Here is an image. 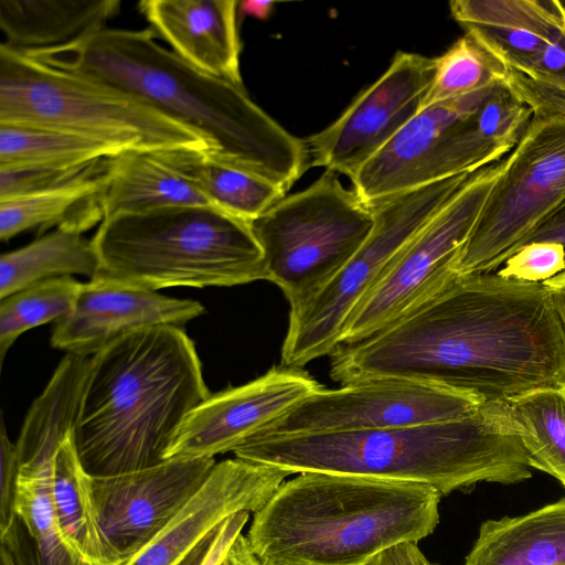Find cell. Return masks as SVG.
I'll return each instance as SVG.
<instances>
[{
    "label": "cell",
    "instance_id": "obj_1",
    "mask_svg": "<svg viewBox=\"0 0 565 565\" xmlns=\"http://www.w3.org/2000/svg\"><path fill=\"white\" fill-rule=\"evenodd\" d=\"M341 385L397 377L484 403L565 385V330L542 282L455 274L399 320L329 355Z\"/></svg>",
    "mask_w": 565,
    "mask_h": 565
},
{
    "label": "cell",
    "instance_id": "obj_2",
    "mask_svg": "<svg viewBox=\"0 0 565 565\" xmlns=\"http://www.w3.org/2000/svg\"><path fill=\"white\" fill-rule=\"evenodd\" d=\"M22 52L137 96L199 132L211 159L286 192L310 167L305 140L275 121L244 87L191 66L160 45L151 29L104 26L65 45Z\"/></svg>",
    "mask_w": 565,
    "mask_h": 565
},
{
    "label": "cell",
    "instance_id": "obj_3",
    "mask_svg": "<svg viewBox=\"0 0 565 565\" xmlns=\"http://www.w3.org/2000/svg\"><path fill=\"white\" fill-rule=\"evenodd\" d=\"M233 452L290 475L322 471L416 482L441 495L479 482L514 484L532 477L530 456L505 420L501 402L484 403L461 419L418 426L256 435Z\"/></svg>",
    "mask_w": 565,
    "mask_h": 565
},
{
    "label": "cell",
    "instance_id": "obj_4",
    "mask_svg": "<svg viewBox=\"0 0 565 565\" xmlns=\"http://www.w3.org/2000/svg\"><path fill=\"white\" fill-rule=\"evenodd\" d=\"M211 393L194 344L177 326L128 333L90 358L73 441L92 477L161 463Z\"/></svg>",
    "mask_w": 565,
    "mask_h": 565
},
{
    "label": "cell",
    "instance_id": "obj_5",
    "mask_svg": "<svg viewBox=\"0 0 565 565\" xmlns=\"http://www.w3.org/2000/svg\"><path fill=\"white\" fill-rule=\"evenodd\" d=\"M441 497L423 483L305 471L254 513L246 539L262 565H363L430 535Z\"/></svg>",
    "mask_w": 565,
    "mask_h": 565
},
{
    "label": "cell",
    "instance_id": "obj_6",
    "mask_svg": "<svg viewBox=\"0 0 565 565\" xmlns=\"http://www.w3.org/2000/svg\"><path fill=\"white\" fill-rule=\"evenodd\" d=\"M99 277L156 291L267 280L252 223L213 206H171L103 220L92 238Z\"/></svg>",
    "mask_w": 565,
    "mask_h": 565
},
{
    "label": "cell",
    "instance_id": "obj_7",
    "mask_svg": "<svg viewBox=\"0 0 565 565\" xmlns=\"http://www.w3.org/2000/svg\"><path fill=\"white\" fill-rule=\"evenodd\" d=\"M0 124L51 128L121 152L210 153L194 129L108 83L56 68L0 45Z\"/></svg>",
    "mask_w": 565,
    "mask_h": 565
},
{
    "label": "cell",
    "instance_id": "obj_8",
    "mask_svg": "<svg viewBox=\"0 0 565 565\" xmlns=\"http://www.w3.org/2000/svg\"><path fill=\"white\" fill-rule=\"evenodd\" d=\"M373 212L329 170L252 223L267 280L297 308L320 292L362 246Z\"/></svg>",
    "mask_w": 565,
    "mask_h": 565
},
{
    "label": "cell",
    "instance_id": "obj_9",
    "mask_svg": "<svg viewBox=\"0 0 565 565\" xmlns=\"http://www.w3.org/2000/svg\"><path fill=\"white\" fill-rule=\"evenodd\" d=\"M470 174L428 183L370 206L374 224L362 246L320 292L290 309L280 366L300 369L330 355L356 307Z\"/></svg>",
    "mask_w": 565,
    "mask_h": 565
},
{
    "label": "cell",
    "instance_id": "obj_10",
    "mask_svg": "<svg viewBox=\"0 0 565 565\" xmlns=\"http://www.w3.org/2000/svg\"><path fill=\"white\" fill-rule=\"evenodd\" d=\"M565 200V119L533 116L455 263L488 274Z\"/></svg>",
    "mask_w": 565,
    "mask_h": 565
},
{
    "label": "cell",
    "instance_id": "obj_11",
    "mask_svg": "<svg viewBox=\"0 0 565 565\" xmlns=\"http://www.w3.org/2000/svg\"><path fill=\"white\" fill-rule=\"evenodd\" d=\"M505 166L507 157L469 175L356 307L340 344L360 342L393 324L434 296L456 274L457 257Z\"/></svg>",
    "mask_w": 565,
    "mask_h": 565
},
{
    "label": "cell",
    "instance_id": "obj_12",
    "mask_svg": "<svg viewBox=\"0 0 565 565\" xmlns=\"http://www.w3.org/2000/svg\"><path fill=\"white\" fill-rule=\"evenodd\" d=\"M482 404L484 402L475 395L423 382L397 377L365 379L339 388L322 387L257 435L286 436L418 426L468 417Z\"/></svg>",
    "mask_w": 565,
    "mask_h": 565
},
{
    "label": "cell",
    "instance_id": "obj_13",
    "mask_svg": "<svg viewBox=\"0 0 565 565\" xmlns=\"http://www.w3.org/2000/svg\"><path fill=\"white\" fill-rule=\"evenodd\" d=\"M435 57L398 51L386 71L329 126L305 140L310 167L351 180L422 108Z\"/></svg>",
    "mask_w": 565,
    "mask_h": 565
},
{
    "label": "cell",
    "instance_id": "obj_14",
    "mask_svg": "<svg viewBox=\"0 0 565 565\" xmlns=\"http://www.w3.org/2000/svg\"><path fill=\"white\" fill-rule=\"evenodd\" d=\"M214 458H172L119 475L92 477L99 525L127 563L192 500L209 479Z\"/></svg>",
    "mask_w": 565,
    "mask_h": 565
},
{
    "label": "cell",
    "instance_id": "obj_15",
    "mask_svg": "<svg viewBox=\"0 0 565 565\" xmlns=\"http://www.w3.org/2000/svg\"><path fill=\"white\" fill-rule=\"evenodd\" d=\"M322 387L301 369L275 366L252 382L211 394L186 418L166 460L234 451Z\"/></svg>",
    "mask_w": 565,
    "mask_h": 565
},
{
    "label": "cell",
    "instance_id": "obj_16",
    "mask_svg": "<svg viewBox=\"0 0 565 565\" xmlns=\"http://www.w3.org/2000/svg\"><path fill=\"white\" fill-rule=\"evenodd\" d=\"M288 476L286 470L236 457L216 463L181 512L124 565H178L224 520L258 511Z\"/></svg>",
    "mask_w": 565,
    "mask_h": 565
},
{
    "label": "cell",
    "instance_id": "obj_17",
    "mask_svg": "<svg viewBox=\"0 0 565 565\" xmlns=\"http://www.w3.org/2000/svg\"><path fill=\"white\" fill-rule=\"evenodd\" d=\"M204 312L194 300L177 299L99 277L83 284L73 312L55 322L52 347L95 355L121 337L156 326H181Z\"/></svg>",
    "mask_w": 565,
    "mask_h": 565
},
{
    "label": "cell",
    "instance_id": "obj_18",
    "mask_svg": "<svg viewBox=\"0 0 565 565\" xmlns=\"http://www.w3.org/2000/svg\"><path fill=\"white\" fill-rule=\"evenodd\" d=\"M503 84L422 109L351 180L367 206L428 184L436 149L460 121L476 113Z\"/></svg>",
    "mask_w": 565,
    "mask_h": 565
},
{
    "label": "cell",
    "instance_id": "obj_19",
    "mask_svg": "<svg viewBox=\"0 0 565 565\" xmlns=\"http://www.w3.org/2000/svg\"><path fill=\"white\" fill-rule=\"evenodd\" d=\"M236 0H142L154 35L196 70L242 86Z\"/></svg>",
    "mask_w": 565,
    "mask_h": 565
},
{
    "label": "cell",
    "instance_id": "obj_20",
    "mask_svg": "<svg viewBox=\"0 0 565 565\" xmlns=\"http://www.w3.org/2000/svg\"><path fill=\"white\" fill-rule=\"evenodd\" d=\"M449 8L466 34L522 75L565 32V4L557 0H454Z\"/></svg>",
    "mask_w": 565,
    "mask_h": 565
},
{
    "label": "cell",
    "instance_id": "obj_21",
    "mask_svg": "<svg viewBox=\"0 0 565 565\" xmlns=\"http://www.w3.org/2000/svg\"><path fill=\"white\" fill-rule=\"evenodd\" d=\"M54 460L19 462L13 515L0 533L1 565H92L65 539L52 494Z\"/></svg>",
    "mask_w": 565,
    "mask_h": 565
},
{
    "label": "cell",
    "instance_id": "obj_22",
    "mask_svg": "<svg viewBox=\"0 0 565 565\" xmlns=\"http://www.w3.org/2000/svg\"><path fill=\"white\" fill-rule=\"evenodd\" d=\"M532 117V110L501 85L441 140L428 171V183L472 173L504 158L516 146Z\"/></svg>",
    "mask_w": 565,
    "mask_h": 565
},
{
    "label": "cell",
    "instance_id": "obj_23",
    "mask_svg": "<svg viewBox=\"0 0 565 565\" xmlns=\"http://www.w3.org/2000/svg\"><path fill=\"white\" fill-rule=\"evenodd\" d=\"M462 565H565V498L484 521Z\"/></svg>",
    "mask_w": 565,
    "mask_h": 565
},
{
    "label": "cell",
    "instance_id": "obj_24",
    "mask_svg": "<svg viewBox=\"0 0 565 565\" xmlns=\"http://www.w3.org/2000/svg\"><path fill=\"white\" fill-rule=\"evenodd\" d=\"M120 0H0L6 45L35 51L65 45L105 26Z\"/></svg>",
    "mask_w": 565,
    "mask_h": 565
},
{
    "label": "cell",
    "instance_id": "obj_25",
    "mask_svg": "<svg viewBox=\"0 0 565 565\" xmlns=\"http://www.w3.org/2000/svg\"><path fill=\"white\" fill-rule=\"evenodd\" d=\"M188 205L213 206L203 193L154 152L131 150L111 158L103 192L104 220Z\"/></svg>",
    "mask_w": 565,
    "mask_h": 565
},
{
    "label": "cell",
    "instance_id": "obj_26",
    "mask_svg": "<svg viewBox=\"0 0 565 565\" xmlns=\"http://www.w3.org/2000/svg\"><path fill=\"white\" fill-rule=\"evenodd\" d=\"M108 172L109 169L57 189L0 201L1 241L35 228L41 235L54 225L84 233L102 223L103 192Z\"/></svg>",
    "mask_w": 565,
    "mask_h": 565
},
{
    "label": "cell",
    "instance_id": "obj_27",
    "mask_svg": "<svg viewBox=\"0 0 565 565\" xmlns=\"http://www.w3.org/2000/svg\"><path fill=\"white\" fill-rule=\"evenodd\" d=\"M154 153L203 193L214 207L249 223L287 193L269 180L217 162L205 152L178 149Z\"/></svg>",
    "mask_w": 565,
    "mask_h": 565
},
{
    "label": "cell",
    "instance_id": "obj_28",
    "mask_svg": "<svg viewBox=\"0 0 565 565\" xmlns=\"http://www.w3.org/2000/svg\"><path fill=\"white\" fill-rule=\"evenodd\" d=\"M52 494L58 525L71 546L92 565H124L104 536L92 491V476L82 466L73 436L57 451Z\"/></svg>",
    "mask_w": 565,
    "mask_h": 565
},
{
    "label": "cell",
    "instance_id": "obj_29",
    "mask_svg": "<svg viewBox=\"0 0 565 565\" xmlns=\"http://www.w3.org/2000/svg\"><path fill=\"white\" fill-rule=\"evenodd\" d=\"M99 258L83 233L56 227L29 245L0 257V299L40 281L81 274L95 277Z\"/></svg>",
    "mask_w": 565,
    "mask_h": 565
},
{
    "label": "cell",
    "instance_id": "obj_30",
    "mask_svg": "<svg viewBox=\"0 0 565 565\" xmlns=\"http://www.w3.org/2000/svg\"><path fill=\"white\" fill-rule=\"evenodd\" d=\"M501 404L532 468L551 475L565 487V385L537 388Z\"/></svg>",
    "mask_w": 565,
    "mask_h": 565
},
{
    "label": "cell",
    "instance_id": "obj_31",
    "mask_svg": "<svg viewBox=\"0 0 565 565\" xmlns=\"http://www.w3.org/2000/svg\"><path fill=\"white\" fill-rule=\"evenodd\" d=\"M119 153L111 146L66 131L0 124V167L87 162Z\"/></svg>",
    "mask_w": 565,
    "mask_h": 565
},
{
    "label": "cell",
    "instance_id": "obj_32",
    "mask_svg": "<svg viewBox=\"0 0 565 565\" xmlns=\"http://www.w3.org/2000/svg\"><path fill=\"white\" fill-rule=\"evenodd\" d=\"M509 70L469 34L435 57V72L422 109L457 99L495 84H505Z\"/></svg>",
    "mask_w": 565,
    "mask_h": 565
},
{
    "label": "cell",
    "instance_id": "obj_33",
    "mask_svg": "<svg viewBox=\"0 0 565 565\" xmlns=\"http://www.w3.org/2000/svg\"><path fill=\"white\" fill-rule=\"evenodd\" d=\"M83 282L71 276L40 281L0 300V359L23 332L70 316Z\"/></svg>",
    "mask_w": 565,
    "mask_h": 565
},
{
    "label": "cell",
    "instance_id": "obj_34",
    "mask_svg": "<svg viewBox=\"0 0 565 565\" xmlns=\"http://www.w3.org/2000/svg\"><path fill=\"white\" fill-rule=\"evenodd\" d=\"M110 158L0 167V201L57 189L108 171Z\"/></svg>",
    "mask_w": 565,
    "mask_h": 565
},
{
    "label": "cell",
    "instance_id": "obj_35",
    "mask_svg": "<svg viewBox=\"0 0 565 565\" xmlns=\"http://www.w3.org/2000/svg\"><path fill=\"white\" fill-rule=\"evenodd\" d=\"M505 86L533 116L565 119V70L544 77H526L509 71Z\"/></svg>",
    "mask_w": 565,
    "mask_h": 565
},
{
    "label": "cell",
    "instance_id": "obj_36",
    "mask_svg": "<svg viewBox=\"0 0 565 565\" xmlns=\"http://www.w3.org/2000/svg\"><path fill=\"white\" fill-rule=\"evenodd\" d=\"M498 275L530 282H543L565 270V248L557 243L540 242L521 247L504 262Z\"/></svg>",
    "mask_w": 565,
    "mask_h": 565
},
{
    "label": "cell",
    "instance_id": "obj_37",
    "mask_svg": "<svg viewBox=\"0 0 565 565\" xmlns=\"http://www.w3.org/2000/svg\"><path fill=\"white\" fill-rule=\"evenodd\" d=\"M248 519L249 512L246 511L231 515L206 534L178 565H221Z\"/></svg>",
    "mask_w": 565,
    "mask_h": 565
},
{
    "label": "cell",
    "instance_id": "obj_38",
    "mask_svg": "<svg viewBox=\"0 0 565 565\" xmlns=\"http://www.w3.org/2000/svg\"><path fill=\"white\" fill-rule=\"evenodd\" d=\"M0 533L9 526L13 515V503L17 480L19 475V459L15 444L7 435L4 422L1 417L0 433Z\"/></svg>",
    "mask_w": 565,
    "mask_h": 565
},
{
    "label": "cell",
    "instance_id": "obj_39",
    "mask_svg": "<svg viewBox=\"0 0 565 565\" xmlns=\"http://www.w3.org/2000/svg\"><path fill=\"white\" fill-rule=\"evenodd\" d=\"M540 242L557 243L565 248V200L518 244L513 254L524 245Z\"/></svg>",
    "mask_w": 565,
    "mask_h": 565
},
{
    "label": "cell",
    "instance_id": "obj_40",
    "mask_svg": "<svg viewBox=\"0 0 565 565\" xmlns=\"http://www.w3.org/2000/svg\"><path fill=\"white\" fill-rule=\"evenodd\" d=\"M363 565H434L416 543H401L377 554Z\"/></svg>",
    "mask_w": 565,
    "mask_h": 565
},
{
    "label": "cell",
    "instance_id": "obj_41",
    "mask_svg": "<svg viewBox=\"0 0 565 565\" xmlns=\"http://www.w3.org/2000/svg\"><path fill=\"white\" fill-rule=\"evenodd\" d=\"M224 565H262L255 556L247 539L242 533L231 544L225 557Z\"/></svg>",
    "mask_w": 565,
    "mask_h": 565
},
{
    "label": "cell",
    "instance_id": "obj_42",
    "mask_svg": "<svg viewBox=\"0 0 565 565\" xmlns=\"http://www.w3.org/2000/svg\"><path fill=\"white\" fill-rule=\"evenodd\" d=\"M552 296L565 330V270L542 282Z\"/></svg>",
    "mask_w": 565,
    "mask_h": 565
},
{
    "label": "cell",
    "instance_id": "obj_43",
    "mask_svg": "<svg viewBox=\"0 0 565 565\" xmlns=\"http://www.w3.org/2000/svg\"><path fill=\"white\" fill-rule=\"evenodd\" d=\"M274 1H258V0H244L237 3V19L238 21L246 17H254L256 19H267L273 10Z\"/></svg>",
    "mask_w": 565,
    "mask_h": 565
},
{
    "label": "cell",
    "instance_id": "obj_44",
    "mask_svg": "<svg viewBox=\"0 0 565 565\" xmlns=\"http://www.w3.org/2000/svg\"><path fill=\"white\" fill-rule=\"evenodd\" d=\"M221 565H224V559H223V562L221 563Z\"/></svg>",
    "mask_w": 565,
    "mask_h": 565
}]
</instances>
